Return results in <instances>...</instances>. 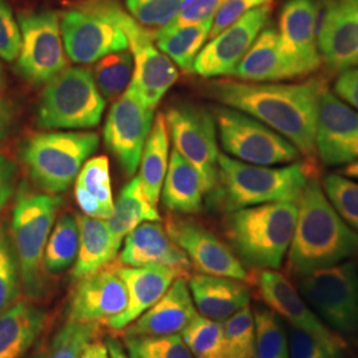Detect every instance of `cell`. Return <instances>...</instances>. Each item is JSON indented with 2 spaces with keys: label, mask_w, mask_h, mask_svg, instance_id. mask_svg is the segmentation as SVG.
Masks as SVG:
<instances>
[{
  "label": "cell",
  "mask_w": 358,
  "mask_h": 358,
  "mask_svg": "<svg viewBox=\"0 0 358 358\" xmlns=\"http://www.w3.org/2000/svg\"><path fill=\"white\" fill-rule=\"evenodd\" d=\"M0 75H1V64H0Z\"/></svg>",
  "instance_id": "obj_55"
},
{
  "label": "cell",
  "mask_w": 358,
  "mask_h": 358,
  "mask_svg": "<svg viewBox=\"0 0 358 358\" xmlns=\"http://www.w3.org/2000/svg\"><path fill=\"white\" fill-rule=\"evenodd\" d=\"M255 358H289L288 336L282 319L267 307H256Z\"/></svg>",
  "instance_id": "obj_35"
},
{
  "label": "cell",
  "mask_w": 358,
  "mask_h": 358,
  "mask_svg": "<svg viewBox=\"0 0 358 358\" xmlns=\"http://www.w3.org/2000/svg\"><path fill=\"white\" fill-rule=\"evenodd\" d=\"M219 140L226 153L259 166L285 165L299 159L297 148L254 117L229 106L214 109Z\"/></svg>",
  "instance_id": "obj_9"
},
{
  "label": "cell",
  "mask_w": 358,
  "mask_h": 358,
  "mask_svg": "<svg viewBox=\"0 0 358 358\" xmlns=\"http://www.w3.org/2000/svg\"><path fill=\"white\" fill-rule=\"evenodd\" d=\"M198 316L189 284L185 278H177L166 294L125 332V337H167L180 332Z\"/></svg>",
  "instance_id": "obj_22"
},
{
  "label": "cell",
  "mask_w": 358,
  "mask_h": 358,
  "mask_svg": "<svg viewBox=\"0 0 358 358\" xmlns=\"http://www.w3.org/2000/svg\"><path fill=\"white\" fill-rule=\"evenodd\" d=\"M120 262L128 267L165 266L185 279L190 278L194 269L187 255L155 222H143L125 236Z\"/></svg>",
  "instance_id": "obj_21"
},
{
  "label": "cell",
  "mask_w": 358,
  "mask_h": 358,
  "mask_svg": "<svg viewBox=\"0 0 358 358\" xmlns=\"http://www.w3.org/2000/svg\"><path fill=\"white\" fill-rule=\"evenodd\" d=\"M187 284L194 306L206 319L223 322L250 306V288L241 280L196 273Z\"/></svg>",
  "instance_id": "obj_24"
},
{
  "label": "cell",
  "mask_w": 358,
  "mask_h": 358,
  "mask_svg": "<svg viewBox=\"0 0 358 358\" xmlns=\"http://www.w3.org/2000/svg\"><path fill=\"white\" fill-rule=\"evenodd\" d=\"M320 80L299 84H264L217 80L207 93L232 109L241 110L273 129L307 157L316 153V122L322 92Z\"/></svg>",
  "instance_id": "obj_1"
},
{
  "label": "cell",
  "mask_w": 358,
  "mask_h": 358,
  "mask_svg": "<svg viewBox=\"0 0 358 358\" xmlns=\"http://www.w3.org/2000/svg\"><path fill=\"white\" fill-rule=\"evenodd\" d=\"M17 23L22 45L16 71L32 84H47L66 68L59 15L51 10L22 13Z\"/></svg>",
  "instance_id": "obj_10"
},
{
  "label": "cell",
  "mask_w": 358,
  "mask_h": 358,
  "mask_svg": "<svg viewBox=\"0 0 358 358\" xmlns=\"http://www.w3.org/2000/svg\"><path fill=\"white\" fill-rule=\"evenodd\" d=\"M321 60L333 71L358 64V4L327 0L317 31Z\"/></svg>",
  "instance_id": "obj_20"
},
{
  "label": "cell",
  "mask_w": 358,
  "mask_h": 358,
  "mask_svg": "<svg viewBox=\"0 0 358 358\" xmlns=\"http://www.w3.org/2000/svg\"><path fill=\"white\" fill-rule=\"evenodd\" d=\"M297 202L266 203L230 213L226 235L243 266L254 269L282 267L294 239Z\"/></svg>",
  "instance_id": "obj_4"
},
{
  "label": "cell",
  "mask_w": 358,
  "mask_h": 358,
  "mask_svg": "<svg viewBox=\"0 0 358 358\" xmlns=\"http://www.w3.org/2000/svg\"><path fill=\"white\" fill-rule=\"evenodd\" d=\"M289 358H344V350L322 343L315 336L291 327L289 336Z\"/></svg>",
  "instance_id": "obj_45"
},
{
  "label": "cell",
  "mask_w": 358,
  "mask_h": 358,
  "mask_svg": "<svg viewBox=\"0 0 358 358\" xmlns=\"http://www.w3.org/2000/svg\"><path fill=\"white\" fill-rule=\"evenodd\" d=\"M103 100L90 71L65 68L50 80L38 108V127L45 129H90L99 125Z\"/></svg>",
  "instance_id": "obj_8"
},
{
  "label": "cell",
  "mask_w": 358,
  "mask_h": 358,
  "mask_svg": "<svg viewBox=\"0 0 358 358\" xmlns=\"http://www.w3.org/2000/svg\"><path fill=\"white\" fill-rule=\"evenodd\" d=\"M358 252V232L353 230L322 189L309 177L297 202L294 239L288 251V271L296 279L328 268Z\"/></svg>",
  "instance_id": "obj_2"
},
{
  "label": "cell",
  "mask_w": 358,
  "mask_h": 358,
  "mask_svg": "<svg viewBox=\"0 0 358 358\" xmlns=\"http://www.w3.org/2000/svg\"><path fill=\"white\" fill-rule=\"evenodd\" d=\"M48 312L20 300L0 313V358H22L36 343L48 322Z\"/></svg>",
  "instance_id": "obj_27"
},
{
  "label": "cell",
  "mask_w": 358,
  "mask_h": 358,
  "mask_svg": "<svg viewBox=\"0 0 358 358\" xmlns=\"http://www.w3.org/2000/svg\"><path fill=\"white\" fill-rule=\"evenodd\" d=\"M271 6L266 4L245 13L219 32L198 53L192 72L202 77L234 75L259 34L267 26Z\"/></svg>",
  "instance_id": "obj_13"
},
{
  "label": "cell",
  "mask_w": 358,
  "mask_h": 358,
  "mask_svg": "<svg viewBox=\"0 0 358 358\" xmlns=\"http://www.w3.org/2000/svg\"><path fill=\"white\" fill-rule=\"evenodd\" d=\"M80 358H110V355L105 345V341L96 338L85 346Z\"/></svg>",
  "instance_id": "obj_51"
},
{
  "label": "cell",
  "mask_w": 358,
  "mask_h": 358,
  "mask_svg": "<svg viewBox=\"0 0 358 358\" xmlns=\"http://www.w3.org/2000/svg\"><path fill=\"white\" fill-rule=\"evenodd\" d=\"M1 80V78H0ZM0 88H1V81H0Z\"/></svg>",
  "instance_id": "obj_56"
},
{
  "label": "cell",
  "mask_w": 358,
  "mask_h": 358,
  "mask_svg": "<svg viewBox=\"0 0 358 358\" xmlns=\"http://www.w3.org/2000/svg\"><path fill=\"white\" fill-rule=\"evenodd\" d=\"M117 267L118 264H108L78 280L69 303L71 320L105 325L125 310L128 291Z\"/></svg>",
  "instance_id": "obj_18"
},
{
  "label": "cell",
  "mask_w": 358,
  "mask_h": 358,
  "mask_svg": "<svg viewBox=\"0 0 358 358\" xmlns=\"http://www.w3.org/2000/svg\"><path fill=\"white\" fill-rule=\"evenodd\" d=\"M348 178L358 179V161L348 165L343 171Z\"/></svg>",
  "instance_id": "obj_53"
},
{
  "label": "cell",
  "mask_w": 358,
  "mask_h": 358,
  "mask_svg": "<svg viewBox=\"0 0 358 358\" xmlns=\"http://www.w3.org/2000/svg\"><path fill=\"white\" fill-rule=\"evenodd\" d=\"M117 272L127 285L128 306L122 313L105 322V327L113 331H122L130 322L137 320L166 294L170 285L178 278L173 269L165 266H118Z\"/></svg>",
  "instance_id": "obj_23"
},
{
  "label": "cell",
  "mask_w": 358,
  "mask_h": 358,
  "mask_svg": "<svg viewBox=\"0 0 358 358\" xmlns=\"http://www.w3.org/2000/svg\"><path fill=\"white\" fill-rule=\"evenodd\" d=\"M179 336L194 358H229L222 322L198 315Z\"/></svg>",
  "instance_id": "obj_36"
},
{
  "label": "cell",
  "mask_w": 358,
  "mask_h": 358,
  "mask_svg": "<svg viewBox=\"0 0 358 358\" xmlns=\"http://www.w3.org/2000/svg\"><path fill=\"white\" fill-rule=\"evenodd\" d=\"M205 195L207 192L201 174L174 149L164 180V205L179 214H196L203 207Z\"/></svg>",
  "instance_id": "obj_28"
},
{
  "label": "cell",
  "mask_w": 358,
  "mask_h": 358,
  "mask_svg": "<svg viewBox=\"0 0 358 358\" xmlns=\"http://www.w3.org/2000/svg\"><path fill=\"white\" fill-rule=\"evenodd\" d=\"M234 75L251 83H271L301 76L299 68L282 52L279 32L272 27L259 34Z\"/></svg>",
  "instance_id": "obj_26"
},
{
  "label": "cell",
  "mask_w": 358,
  "mask_h": 358,
  "mask_svg": "<svg viewBox=\"0 0 358 358\" xmlns=\"http://www.w3.org/2000/svg\"><path fill=\"white\" fill-rule=\"evenodd\" d=\"M103 341L108 348L110 358H129L125 346L122 345V343L118 338H115V336H108Z\"/></svg>",
  "instance_id": "obj_52"
},
{
  "label": "cell",
  "mask_w": 358,
  "mask_h": 358,
  "mask_svg": "<svg viewBox=\"0 0 358 358\" xmlns=\"http://www.w3.org/2000/svg\"><path fill=\"white\" fill-rule=\"evenodd\" d=\"M134 59L128 51L115 52L97 62L93 78L99 90L108 99H115L128 90L133 77Z\"/></svg>",
  "instance_id": "obj_38"
},
{
  "label": "cell",
  "mask_w": 358,
  "mask_h": 358,
  "mask_svg": "<svg viewBox=\"0 0 358 358\" xmlns=\"http://www.w3.org/2000/svg\"><path fill=\"white\" fill-rule=\"evenodd\" d=\"M129 358H194L179 334L167 337H125Z\"/></svg>",
  "instance_id": "obj_41"
},
{
  "label": "cell",
  "mask_w": 358,
  "mask_h": 358,
  "mask_svg": "<svg viewBox=\"0 0 358 358\" xmlns=\"http://www.w3.org/2000/svg\"><path fill=\"white\" fill-rule=\"evenodd\" d=\"M316 152L325 166L358 161V112L327 90L319 103Z\"/></svg>",
  "instance_id": "obj_17"
},
{
  "label": "cell",
  "mask_w": 358,
  "mask_h": 358,
  "mask_svg": "<svg viewBox=\"0 0 358 358\" xmlns=\"http://www.w3.org/2000/svg\"><path fill=\"white\" fill-rule=\"evenodd\" d=\"M166 125L174 149L198 170L206 192L215 187L217 178V122L203 108L182 103L167 110Z\"/></svg>",
  "instance_id": "obj_11"
},
{
  "label": "cell",
  "mask_w": 358,
  "mask_h": 358,
  "mask_svg": "<svg viewBox=\"0 0 358 358\" xmlns=\"http://www.w3.org/2000/svg\"><path fill=\"white\" fill-rule=\"evenodd\" d=\"M63 198L47 192H34L22 182L15 195L11 234L17 257L23 291L32 301L47 297L48 282L43 259L56 214Z\"/></svg>",
  "instance_id": "obj_5"
},
{
  "label": "cell",
  "mask_w": 358,
  "mask_h": 358,
  "mask_svg": "<svg viewBox=\"0 0 358 358\" xmlns=\"http://www.w3.org/2000/svg\"><path fill=\"white\" fill-rule=\"evenodd\" d=\"M254 285L259 297L291 327L315 336L332 348L345 350L343 337L329 329L310 309L292 282L278 269H256Z\"/></svg>",
  "instance_id": "obj_15"
},
{
  "label": "cell",
  "mask_w": 358,
  "mask_h": 358,
  "mask_svg": "<svg viewBox=\"0 0 358 358\" xmlns=\"http://www.w3.org/2000/svg\"><path fill=\"white\" fill-rule=\"evenodd\" d=\"M75 195L85 215L99 219L110 217L115 202L108 157L99 155L84 164L77 176Z\"/></svg>",
  "instance_id": "obj_30"
},
{
  "label": "cell",
  "mask_w": 358,
  "mask_h": 358,
  "mask_svg": "<svg viewBox=\"0 0 358 358\" xmlns=\"http://www.w3.org/2000/svg\"><path fill=\"white\" fill-rule=\"evenodd\" d=\"M334 90L337 97L358 110V68H348L340 73Z\"/></svg>",
  "instance_id": "obj_48"
},
{
  "label": "cell",
  "mask_w": 358,
  "mask_h": 358,
  "mask_svg": "<svg viewBox=\"0 0 358 358\" xmlns=\"http://www.w3.org/2000/svg\"><path fill=\"white\" fill-rule=\"evenodd\" d=\"M22 278L13 239L0 224V313L20 301Z\"/></svg>",
  "instance_id": "obj_40"
},
{
  "label": "cell",
  "mask_w": 358,
  "mask_h": 358,
  "mask_svg": "<svg viewBox=\"0 0 358 358\" xmlns=\"http://www.w3.org/2000/svg\"><path fill=\"white\" fill-rule=\"evenodd\" d=\"M229 358H255V320L250 306L222 322Z\"/></svg>",
  "instance_id": "obj_39"
},
{
  "label": "cell",
  "mask_w": 358,
  "mask_h": 358,
  "mask_svg": "<svg viewBox=\"0 0 358 358\" xmlns=\"http://www.w3.org/2000/svg\"><path fill=\"white\" fill-rule=\"evenodd\" d=\"M341 1H346V3H353V4H358V0H341Z\"/></svg>",
  "instance_id": "obj_54"
},
{
  "label": "cell",
  "mask_w": 358,
  "mask_h": 358,
  "mask_svg": "<svg viewBox=\"0 0 358 358\" xmlns=\"http://www.w3.org/2000/svg\"><path fill=\"white\" fill-rule=\"evenodd\" d=\"M22 34L13 10L6 0H0V59L11 63L17 59Z\"/></svg>",
  "instance_id": "obj_46"
},
{
  "label": "cell",
  "mask_w": 358,
  "mask_h": 358,
  "mask_svg": "<svg viewBox=\"0 0 358 358\" xmlns=\"http://www.w3.org/2000/svg\"><path fill=\"white\" fill-rule=\"evenodd\" d=\"M296 288L320 320L340 337H358V267L341 262L296 278Z\"/></svg>",
  "instance_id": "obj_7"
},
{
  "label": "cell",
  "mask_w": 358,
  "mask_h": 358,
  "mask_svg": "<svg viewBox=\"0 0 358 358\" xmlns=\"http://www.w3.org/2000/svg\"><path fill=\"white\" fill-rule=\"evenodd\" d=\"M99 143V136L90 131L40 133L23 142L20 157L34 185L57 195L73 183Z\"/></svg>",
  "instance_id": "obj_6"
},
{
  "label": "cell",
  "mask_w": 358,
  "mask_h": 358,
  "mask_svg": "<svg viewBox=\"0 0 358 358\" xmlns=\"http://www.w3.org/2000/svg\"><path fill=\"white\" fill-rule=\"evenodd\" d=\"M159 219L161 217L157 207L152 205L146 196L141 179L140 177H134L120 192L113 207V213L106 220L115 243L121 247L122 239L145 220L157 222Z\"/></svg>",
  "instance_id": "obj_31"
},
{
  "label": "cell",
  "mask_w": 358,
  "mask_h": 358,
  "mask_svg": "<svg viewBox=\"0 0 358 358\" xmlns=\"http://www.w3.org/2000/svg\"><path fill=\"white\" fill-rule=\"evenodd\" d=\"M166 232L199 273L250 280L247 269L230 247L202 224L190 219L171 217L167 220Z\"/></svg>",
  "instance_id": "obj_14"
},
{
  "label": "cell",
  "mask_w": 358,
  "mask_h": 358,
  "mask_svg": "<svg viewBox=\"0 0 358 358\" xmlns=\"http://www.w3.org/2000/svg\"><path fill=\"white\" fill-rule=\"evenodd\" d=\"M60 31L65 53L77 64L96 63L110 53L129 48L128 38L117 23L83 6L63 13Z\"/></svg>",
  "instance_id": "obj_12"
},
{
  "label": "cell",
  "mask_w": 358,
  "mask_h": 358,
  "mask_svg": "<svg viewBox=\"0 0 358 358\" xmlns=\"http://www.w3.org/2000/svg\"><path fill=\"white\" fill-rule=\"evenodd\" d=\"M223 0H189L166 26L155 31V36H164L178 31L180 28L201 23L206 19L214 17Z\"/></svg>",
  "instance_id": "obj_44"
},
{
  "label": "cell",
  "mask_w": 358,
  "mask_h": 358,
  "mask_svg": "<svg viewBox=\"0 0 358 358\" xmlns=\"http://www.w3.org/2000/svg\"><path fill=\"white\" fill-rule=\"evenodd\" d=\"M272 0H223L214 15L213 27L208 38L217 36L219 32L239 20L245 13L269 4Z\"/></svg>",
  "instance_id": "obj_47"
},
{
  "label": "cell",
  "mask_w": 358,
  "mask_h": 358,
  "mask_svg": "<svg viewBox=\"0 0 358 358\" xmlns=\"http://www.w3.org/2000/svg\"><path fill=\"white\" fill-rule=\"evenodd\" d=\"M101 333V324L68 319L53 336L45 355L41 358H80L85 346L90 341L100 338Z\"/></svg>",
  "instance_id": "obj_37"
},
{
  "label": "cell",
  "mask_w": 358,
  "mask_h": 358,
  "mask_svg": "<svg viewBox=\"0 0 358 358\" xmlns=\"http://www.w3.org/2000/svg\"><path fill=\"white\" fill-rule=\"evenodd\" d=\"M153 118L154 110L143 106L128 90L112 105L106 117L103 127L106 148L128 176H134L140 166Z\"/></svg>",
  "instance_id": "obj_16"
},
{
  "label": "cell",
  "mask_w": 358,
  "mask_h": 358,
  "mask_svg": "<svg viewBox=\"0 0 358 358\" xmlns=\"http://www.w3.org/2000/svg\"><path fill=\"white\" fill-rule=\"evenodd\" d=\"M308 179L304 164L259 166L219 154L217 183L208 195L211 205L227 213L275 202H297Z\"/></svg>",
  "instance_id": "obj_3"
},
{
  "label": "cell",
  "mask_w": 358,
  "mask_h": 358,
  "mask_svg": "<svg viewBox=\"0 0 358 358\" xmlns=\"http://www.w3.org/2000/svg\"><path fill=\"white\" fill-rule=\"evenodd\" d=\"M169 158V130L164 113H158L142 152L141 179L143 190L150 203L158 205L164 180L166 177Z\"/></svg>",
  "instance_id": "obj_32"
},
{
  "label": "cell",
  "mask_w": 358,
  "mask_h": 358,
  "mask_svg": "<svg viewBox=\"0 0 358 358\" xmlns=\"http://www.w3.org/2000/svg\"><path fill=\"white\" fill-rule=\"evenodd\" d=\"M77 220L80 247L72 269V278L80 280L110 264L120 247L115 243L106 219L81 215L77 217Z\"/></svg>",
  "instance_id": "obj_29"
},
{
  "label": "cell",
  "mask_w": 358,
  "mask_h": 358,
  "mask_svg": "<svg viewBox=\"0 0 358 358\" xmlns=\"http://www.w3.org/2000/svg\"><path fill=\"white\" fill-rule=\"evenodd\" d=\"M357 66H358V64H357Z\"/></svg>",
  "instance_id": "obj_57"
},
{
  "label": "cell",
  "mask_w": 358,
  "mask_h": 358,
  "mask_svg": "<svg viewBox=\"0 0 358 358\" xmlns=\"http://www.w3.org/2000/svg\"><path fill=\"white\" fill-rule=\"evenodd\" d=\"M80 247L77 215L65 213L57 220L45 245L43 267L48 275H59L75 264Z\"/></svg>",
  "instance_id": "obj_33"
},
{
  "label": "cell",
  "mask_w": 358,
  "mask_h": 358,
  "mask_svg": "<svg viewBox=\"0 0 358 358\" xmlns=\"http://www.w3.org/2000/svg\"><path fill=\"white\" fill-rule=\"evenodd\" d=\"M17 166L11 158L0 153V211L7 205L16 187Z\"/></svg>",
  "instance_id": "obj_49"
},
{
  "label": "cell",
  "mask_w": 358,
  "mask_h": 358,
  "mask_svg": "<svg viewBox=\"0 0 358 358\" xmlns=\"http://www.w3.org/2000/svg\"><path fill=\"white\" fill-rule=\"evenodd\" d=\"M154 41L133 50L134 71L128 90L137 100L154 110L178 78V71L171 59L155 48Z\"/></svg>",
  "instance_id": "obj_25"
},
{
  "label": "cell",
  "mask_w": 358,
  "mask_h": 358,
  "mask_svg": "<svg viewBox=\"0 0 358 358\" xmlns=\"http://www.w3.org/2000/svg\"><path fill=\"white\" fill-rule=\"evenodd\" d=\"M189 0H127L131 17L145 28H157L167 23L183 8Z\"/></svg>",
  "instance_id": "obj_43"
},
{
  "label": "cell",
  "mask_w": 358,
  "mask_h": 358,
  "mask_svg": "<svg viewBox=\"0 0 358 358\" xmlns=\"http://www.w3.org/2000/svg\"><path fill=\"white\" fill-rule=\"evenodd\" d=\"M15 105L8 99L0 97V141L7 138L11 133L15 125Z\"/></svg>",
  "instance_id": "obj_50"
},
{
  "label": "cell",
  "mask_w": 358,
  "mask_h": 358,
  "mask_svg": "<svg viewBox=\"0 0 358 358\" xmlns=\"http://www.w3.org/2000/svg\"><path fill=\"white\" fill-rule=\"evenodd\" d=\"M317 0H287L279 20L280 47L301 76L319 69L321 56L317 47Z\"/></svg>",
  "instance_id": "obj_19"
},
{
  "label": "cell",
  "mask_w": 358,
  "mask_h": 358,
  "mask_svg": "<svg viewBox=\"0 0 358 358\" xmlns=\"http://www.w3.org/2000/svg\"><path fill=\"white\" fill-rule=\"evenodd\" d=\"M322 189L337 213L358 232V183L348 177L331 174L322 182Z\"/></svg>",
  "instance_id": "obj_42"
},
{
  "label": "cell",
  "mask_w": 358,
  "mask_h": 358,
  "mask_svg": "<svg viewBox=\"0 0 358 358\" xmlns=\"http://www.w3.org/2000/svg\"><path fill=\"white\" fill-rule=\"evenodd\" d=\"M213 20L214 17H210L164 36H155L157 48L176 62L182 71L192 72L194 62L210 36Z\"/></svg>",
  "instance_id": "obj_34"
}]
</instances>
